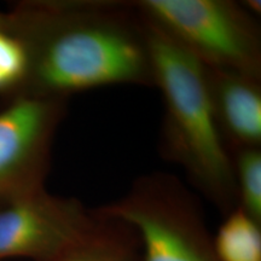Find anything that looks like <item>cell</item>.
<instances>
[{"label":"cell","mask_w":261,"mask_h":261,"mask_svg":"<svg viewBox=\"0 0 261 261\" xmlns=\"http://www.w3.org/2000/svg\"><path fill=\"white\" fill-rule=\"evenodd\" d=\"M5 29L28 54L21 94L68 100L107 86H154L146 24L135 3L22 2L5 14Z\"/></svg>","instance_id":"obj_1"},{"label":"cell","mask_w":261,"mask_h":261,"mask_svg":"<svg viewBox=\"0 0 261 261\" xmlns=\"http://www.w3.org/2000/svg\"><path fill=\"white\" fill-rule=\"evenodd\" d=\"M145 24L154 86L161 91L165 106L161 154L180 166L205 197L230 213L238 207L232 154L215 119L205 67L160 29Z\"/></svg>","instance_id":"obj_2"},{"label":"cell","mask_w":261,"mask_h":261,"mask_svg":"<svg viewBox=\"0 0 261 261\" xmlns=\"http://www.w3.org/2000/svg\"><path fill=\"white\" fill-rule=\"evenodd\" d=\"M148 23L204 67L261 77V33L254 15L230 0H142Z\"/></svg>","instance_id":"obj_3"},{"label":"cell","mask_w":261,"mask_h":261,"mask_svg":"<svg viewBox=\"0 0 261 261\" xmlns=\"http://www.w3.org/2000/svg\"><path fill=\"white\" fill-rule=\"evenodd\" d=\"M100 211L135 231L144 248L142 261H218L197 203L172 175L139 178Z\"/></svg>","instance_id":"obj_4"},{"label":"cell","mask_w":261,"mask_h":261,"mask_svg":"<svg viewBox=\"0 0 261 261\" xmlns=\"http://www.w3.org/2000/svg\"><path fill=\"white\" fill-rule=\"evenodd\" d=\"M106 215L44 189L0 200V260L52 261L86 243Z\"/></svg>","instance_id":"obj_5"},{"label":"cell","mask_w":261,"mask_h":261,"mask_svg":"<svg viewBox=\"0 0 261 261\" xmlns=\"http://www.w3.org/2000/svg\"><path fill=\"white\" fill-rule=\"evenodd\" d=\"M67 100L19 94L0 109V200L44 189Z\"/></svg>","instance_id":"obj_6"},{"label":"cell","mask_w":261,"mask_h":261,"mask_svg":"<svg viewBox=\"0 0 261 261\" xmlns=\"http://www.w3.org/2000/svg\"><path fill=\"white\" fill-rule=\"evenodd\" d=\"M218 126L231 154L261 145V77L205 67Z\"/></svg>","instance_id":"obj_7"},{"label":"cell","mask_w":261,"mask_h":261,"mask_svg":"<svg viewBox=\"0 0 261 261\" xmlns=\"http://www.w3.org/2000/svg\"><path fill=\"white\" fill-rule=\"evenodd\" d=\"M103 214L104 224L91 240L52 261H137L135 231L122 221Z\"/></svg>","instance_id":"obj_8"},{"label":"cell","mask_w":261,"mask_h":261,"mask_svg":"<svg viewBox=\"0 0 261 261\" xmlns=\"http://www.w3.org/2000/svg\"><path fill=\"white\" fill-rule=\"evenodd\" d=\"M213 248L218 261H261L260 223L234 208L220 226Z\"/></svg>","instance_id":"obj_9"},{"label":"cell","mask_w":261,"mask_h":261,"mask_svg":"<svg viewBox=\"0 0 261 261\" xmlns=\"http://www.w3.org/2000/svg\"><path fill=\"white\" fill-rule=\"evenodd\" d=\"M238 207L261 221V149L247 148L232 152Z\"/></svg>","instance_id":"obj_10"},{"label":"cell","mask_w":261,"mask_h":261,"mask_svg":"<svg viewBox=\"0 0 261 261\" xmlns=\"http://www.w3.org/2000/svg\"><path fill=\"white\" fill-rule=\"evenodd\" d=\"M25 46L14 33L0 29V97L5 100L22 93L28 79Z\"/></svg>","instance_id":"obj_11"},{"label":"cell","mask_w":261,"mask_h":261,"mask_svg":"<svg viewBox=\"0 0 261 261\" xmlns=\"http://www.w3.org/2000/svg\"><path fill=\"white\" fill-rule=\"evenodd\" d=\"M5 27V12H0V29Z\"/></svg>","instance_id":"obj_12"}]
</instances>
